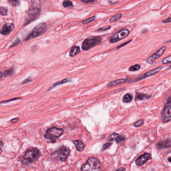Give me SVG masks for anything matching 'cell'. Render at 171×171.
<instances>
[{
    "mask_svg": "<svg viewBox=\"0 0 171 171\" xmlns=\"http://www.w3.org/2000/svg\"><path fill=\"white\" fill-rule=\"evenodd\" d=\"M2 77H3V73H2V72H1V79H2Z\"/></svg>",
    "mask_w": 171,
    "mask_h": 171,
    "instance_id": "cell-43",
    "label": "cell"
},
{
    "mask_svg": "<svg viewBox=\"0 0 171 171\" xmlns=\"http://www.w3.org/2000/svg\"><path fill=\"white\" fill-rule=\"evenodd\" d=\"M128 80L127 79H119L115 80L114 81L110 82L107 84V87L108 88H111V87H114V86H118V85L124 83L125 82H127Z\"/></svg>",
    "mask_w": 171,
    "mask_h": 171,
    "instance_id": "cell-14",
    "label": "cell"
},
{
    "mask_svg": "<svg viewBox=\"0 0 171 171\" xmlns=\"http://www.w3.org/2000/svg\"><path fill=\"white\" fill-rule=\"evenodd\" d=\"M168 161L171 163V157H170V158H169Z\"/></svg>",
    "mask_w": 171,
    "mask_h": 171,
    "instance_id": "cell-44",
    "label": "cell"
},
{
    "mask_svg": "<svg viewBox=\"0 0 171 171\" xmlns=\"http://www.w3.org/2000/svg\"><path fill=\"white\" fill-rule=\"evenodd\" d=\"M71 151L69 148L65 146H62L59 148V150L55 151L53 154L52 155L55 156L57 159L59 161L64 162L67 159L70 154Z\"/></svg>",
    "mask_w": 171,
    "mask_h": 171,
    "instance_id": "cell-6",
    "label": "cell"
},
{
    "mask_svg": "<svg viewBox=\"0 0 171 171\" xmlns=\"http://www.w3.org/2000/svg\"><path fill=\"white\" fill-rule=\"evenodd\" d=\"M125 170V168H124L121 167L120 168L118 169L115 171H124Z\"/></svg>",
    "mask_w": 171,
    "mask_h": 171,
    "instance_id": "cell-42",
    "label": "cell"
},
{
    "mask_svg": "<svg viewBox=\"0 0 171 171\" xmlns=\"http://www.w3.org/2000/svg\"><path fill=\"white\" fill-rule=\"evenodd\" d=\"M171 42V40H170L169 41H167L166 42V43H169V42Z\"/></svg>",
    "mask_w": 171,
    "mask_h": 171,
    "instance_id": "cell-45",
    "label": "cell"
},
{
    "mask_svg": "<svg viewBox=\"0 0 171 171\" xmlns=\"http://www.w3.org/2000/svg\"><path fill=\"white\" fill-rule=\"evenodd\" d=\"M40 155V152L36 148L28 149L24 155L23 160L24 164H29L36 161Z\"/></svg>",
    "mask_w": 171,
    "mask_h": 171,
    "instance_id": "cell-3",
    "label": "cell"
},
{
    "mask_svg": "<svg viewBox=\"0 0 171 171\" xmlns=\"http://www.w3.org/2000/svg\"><path fill=\"white\" fill-rule=\"evenodd\" d=\"M41 9V1L38 0L32 1L30 7L28 11L27 17L26 19L25 25L29 24L33 22L38 17L40 13Z\"/></svg>",
    "mask_w": 171,
    "mask_h": 171,
    "instance_id": "cell-1",
    "label": "cell"
},
{
    "mask_svg": "<svg viewBox=\"0 0 171 171\" xmlns=\"http://www.w3.org/2000/svg\"><path fill=\"white\" fill-rule=\"evenodd\" d=\"M13 69L11 68L9 70L5 71L4 72V75L5 77H11L13 74Z\"/></svg>",
    "mask_w": 171,
    "mask_h": 171,
    "instance_id": "cell-22",
    "label": "cell"
},
{
    "mask_svg": "<svg viewBox=\"0 0 171 171\" xmlns=\"http://www.w3.org/2000/svg\"><path fill=\"white\" fill-rule=\"evenodd\" d=\"M9 3L11 4V5L13 6L14 7H16L20 5V1H17V0H9Z\"/></svg>",
    "mask_w": 171,
    "mask_h": 171,
    "instance_id": "cell-26",
    "label": "cell"
},
{
    "mask_svg": "<svg viewBox=\"0 0 171 171\" xmlns=\"http://www.w3.org/2000/svg\"><path fill=\"white\" fill-rule=\"evenodd\" d=\"M119 2L115 1H109V3L110 5H113V4H115L116 3H118Z\"/></svg>",
    "mask_w": 171,
    "mask_h": 171,
    "instance_id": "cell-41",
    "label": "cell"
},
{
    "mask_svg": "<svg viewBox=\"0 0 171 171\" xmlns=\"http://www.w3.org/2000/svg\"><path fill=\"white\" fill-rule=\"evenodd\" d=\"M158 148L161 149L170 148L171 146V142L169 141H165L159 142L157 145Z\"/></svg>",
    "mask_w": 171,
    "mask_h": 171,
    "instance_id": "cell-15",
    "label": "cell"
},
{
    "mask_svg": "<svg viewBox=\"0 0 171 171\" xmlns=\"http://www.w3.org/2000/svg\"><path fill=\"white\" fill-rule=\"evenodd\" d=\"M19 119L18 118H14V119H11L10 122L12 124H16L17 122H19Z\"/></svg>",
    "mask_w": 171,
    "mask_h": 171,
    "instance_id": "cell-37",
    "label": "cell"
},
{
    "mask_svg": "<svg viewBox=\"0 0 171 171\" xmlns=\"http://www.w3.org/2000/svg\"><path fill=\"white\" fill-rule=\"evenodd\" d=\"M102 42V38L100 36L90 37L84 40L82 44L83 50L87 51Z\"/></svg>",
    "mask_w": 171,
    "mask_h": 171,
    "instance_id": "cell-4",
    "label": "cell"
},
{
    "mask_svg": "<svg viewBox=\"0 0 171 171\" xmlns=\"http://www.w3.org/2000/svg\"><path fill=\"white\" fill-rule=\"evenodd\" d=\"M64 130L62 128L53 127L47 129L44 137L46 139H55L59 138L62 135Z\"/></svg>",
    "mask_w": 171,
    "mask_h": 171,
    "instance_id": "cell-7",
    "label": "cell"
},
{
    "mask_svg": "<svg viewBox=\"0 0 171 171\" xmlns=\"http://www.w3.org/2000/svg\"><path fill=\"white\" fill-rule=\"evenodd\" d=\"M167 47L166 46H163L162 48L158 50V51H156L155 53L153 54V55L150 56L148 59H146V62L149 64H151L155 61L156 59L162 56V54L164 53V51L166 50Z\"/></svg>",
    "mask_w": 171,
    "mask_h": 171,
    "instance_id": "cell-10",
    "label": "cell"
},
{
    "mask_svg": "<svg viewBox=\"0 0 171 171\" xmlns=\"http://www.w3.org/2000/svg\"><path fill=\"white\" fill-rule=\"evenodd\" d=\"M151 157L150 155L147 153H145L141 155L140 157L137 158L136 160V164L137 166H141L144 164L146 162L151 159Z\"/></svg>",
    "mask_w": 171,
    "mask_h": 171,
    "instance_id": "cell-13",
    "label": "cell"
},
{
    "mask_svg": "<svg viewBox=\"0 0 171 171\" xmlns=\"http://www.w3.org/2000/svg\"><path fill=\"white\" fill-rule=\"evenodd\" d=\"M162 64H168L169 63H171V55L169 56L168 57L164 58L163 60H162Z\"/></svg>",
    "mask_w": 171,
    "mask_h": 171,
    "instance_id": "cell-28",
    "label": "cell"
},
{
    "mask_svg": "<svg viewBox=\"0 0 171 171\" xmlns=\"http://www.w3.org/2000/svg\"><path fill=\"white\" fill-rule=\"evenodd\" d=\"M73 143L75 145L76 148L77 149V150L79 151H81L83 150L85 148V145L84 144L80 141V140H75V141H73Z\"/></svg>",
    "mask_w": 171,
    "mask_h": 171,
    "instance_id": "cell-16",
    "label": "cell"
},
{
    "mask_svg": "<svg viewBox=\"0 0 171 171\" xmlns=\"http://www.w3.org/2000/svg\"><path fill=\"white\" fill-rule=\"evenodd\" d=\"M46 30H47V24L45 23L39 24L38 25H37L36 26L34 27L31 33H30V35L27 37L26 41H27L39 36L42 35V34H44L46 32Z\"/></svg>",
    "mask_w": 171,
    "mask_h": 171,
    "instance_id": "cell-5",
    "label": "cell"
},
{
    "mask_svg": "<svg viewBox=\"0 0 171 171\" xmlns=\"http://www.w3.org/2000/svg\"><path fill=\"white\" fill-rule=\"evenodd\" d=\"M81 171H102L101 162L94 157L89 158L81 167Z\"/></svg>",
    "mask_w": 171,
    "mask_h": 171,
    "instance_id": "cell-2",
    "label": "cell"
},
{
    "mask_svg": "<svg viewBox=\"0 0 171 171\" xmlns=\"http://www.w3.org/2000/svg\"><path fill=\"white\" fill-rule=\"evenodd\" d=\"M133 97L132 95L129 94V93H127V94L124 95V97H123V101L124 102L128 103V102H131V101H132V99H133Z\"/></svg>",
    "mask_w": 171,
    "mask_h": 171,
    "instance_id": "cell-20",
    "label": "cell"
},
{
    "mask_svg": "<svg viewBox=\"0 0 171 171\" xmlns=\"http://www.w3.org/2000/svg\"><path fill=\"white\" fill-rule=\"evenodd\" d=\"M111 145H112V143H111V142H107V143H106V144L103 145L102 150H105L106 149H107V148L110 147Z\"/></svg>",
    "mask_w": 171,
    "mask_h": 171,
    "instance_id": "cell-35",
    "label": "cell"
},
{
    "mask_svg": "<svg viewBox=\"0 0 171 171\" xmlns=\"http://www.w3.org/2000/svg\"><path fill=\"white\" fill-rule=\"evenodd\" d=\"M122 17V14L119 13L118 14L111 17V18L110 19V22H116V21L119 20V19H120Z\"/></svg>",
    "mask_w": 171,
    "mask_h": 171,
    "instance_id": "cell-21",
    "label": "cell"
},
{
    "mask_svg": "<svg viewBox=\"0 0 171 171\" xmlns=\"http://www.w3.org/2000/svg\"><path fill=\"white\" fill-rule=\"evenodd\" d=\"M95 19H96V16H92V17H90V18L88 19L83 21L82 24L84 25H85L89 23L92 22V21H93Z\"/></svg>",
    "mask_w": 171,
    "mask_h": 171,
    "instance_id": "cell-30",
    "label": "cell"
},
{
    "mask_svg": "<svg viewBox=\"0 0 171 171\" xmlns=\"http://www.w3.org/2000/svg\"><path fill=\"white\" fill-rule=\"evenodd\" d=\"M20 42H21V40H20V38H17V39L15 40L14 42L12 43V45H11L10 48H13V47L17 46L19 44V43H20Z\"/></svg>",
    "mask_w": 171,
    "mask_h": 171,
    "instance_id": "cell-29",
    "label": "cell"
},
{
    "mask_svg": "<svg viewBox=\"0 0 171 171\" xmlns=\"http://www.w3.org/2000/svg\"><path fill=\"white\" fill-rule=\"evenodd\" d=\"M144 123V120H138L137 122H136V123L134 124V125L135 127H138L141 126V125H142Z\"/></svg>",
    "mask_w": 171,
    "mask_h": 171,
    "instance_id": "cell-33",
    "label": "cell"
},
{
    "mask_svg": "<svg viewBox=\"0 0 171 171\" xmlns=\"http://www.w3.org/2000/svg\"><path fill=\"white\" fill-rule=\"evenodd\" d=\"M32 81V79L30 77H29V78L26 79L25 80H24V81L21 83V84H23L28 83H29V82H31Z\"/></svg>",
    "mask_w": 171,
    "mask_h": 171,
    "instance_id": "cell-36",
    "label": "cell"
},
{
    "mask_svg": "<svg viewBox=\"0 0 171 171\" xmlns=\"http://www.w3.org/2000/svg\"><path fill=\"white\" fill-rule=\"evenodd\" d=\"M129 34V31L128 29H122L110 38V42L112 43H115L128 36Z\"/></svg>",
    "mask_w": 171,
    "mask_h": 171,
    "instance_id": "cell-9",
    "label": "cell"
},
{
    "mask_svg": "<svg viewBox=\"0 0 171 171\" xmlns=\"http://www.w3.org/2000/svg\"><path fill=\"white\" fill-rule=\"evenodd\" d=\"M8 13V9L6 8L1 7L0 8V14L2 16H6Z\"/></svg>",
    "mask_w": 171,
    "mask_h": 171,
    "instance_id": "cell-27",
    "label": "cell"
},
{
    "mask_svg": "<svg viewBox=\"0 0 171 171\" xmlns=\"http://www.w3.org/2000/svg\"><path fill=\"white\" fill-rule=\"evenodd\" d=\"M15 25L13 23L4 24L1 29V33L4 36L8 35L14 29Z\"/></svg>",
    "mask_w": 171,
    "mask_h": 171,
    "instance_id": "cell-12",
    "label": "cell"
},
{
    "mask_svg": "<svg viewBox=\"0 0 171 171\" xmlns=\"http://www.w3.org/2000/svg\"><path fill=\"white\" fill-rule=\"evenodd\" d=\"M162 120L168 122L171 120V97L168 99L163 111L162 112Z\"/></svg>",
    "mask_w": 171,
    "mask_h": 171,
    "instance_id": "cell-8",
    "label": "cell"
},
{
    "mask_svg": "<svg viewBox=\"0 0 171 171\" xmlns=\"http://www.w3.org/2000/svg\"><path fill=\"white\" fill-rule=\"evenodd\" d=\"M111 28L110 26H106L102 27L100 28L98 30H97V31L98 32H103L106 31V30H109Z\"/></svg>",
    "mask_w": 171,
    "mask_h": 171,
    "instance_id": "cell-31",
    "label": "cell"
},
{
    "mask_svg": "<svg viewBox=\"0 0 171 171\" xmlns=\"http://www.w3.org/2000/svg\"><path fill=\"white\" fill-rule=\"evenodd\" d=\"M80 52V48L79 46H74L72 47V48L71 49L69 55L71 57H74L76 55L79 54Z\"/></svg>",
    "mask_w": 171,
    "mask_h": 171,
    "instance_id": "cell-17",
    "label": "cell"
},
{
    "mask_svg": "<svg viewBox=\"0 0 171 171\" xmlns=\"http://www.w3.org/2000/svg\"><path fill=\"white\" fill-rule=\"evenodd\" d=\"M163 22L164 23H168L171 22V18L167 19H166V20H164Z\"/></svg>",
    "mask_w": 171,
    "mask_h": 171,
    "instance_id": "cell-40",
    "label": "cell"
},
{
    "mask_svg": "<svg viewBox=\"0 0 171 171\" xmlns=\"http://www.w3.org/2000/svg\"><path fill=\"white\" fill-rule=\"evenodd\" d=\"M150 97L151 96L148 94H145V93H138L136 96L137 100H141V101L149 99Z\"/></svg>",
    "mask_w": 171,
    "mask_h": 171,
    "instance_id": "cell-18",
    "label": "cell"
},
{
    "mask_svg": "<svg viewBox=\"0 0 171 171\" xmlns=\"http://www.w3.org/2000/svg\"><path fill=\"white\" fill-rule=\"evenodd\" d=\"M81 2L84 3H93L95 2V1H86V0H84V1H81Z\"/></svg>",
    "mask_w": 171,
    "mask_h": 171,
    "instance_id": "cell-39",
    "label": "cell"
},
{
    "mask_svg": "<svg viewBox=\"0 0 171 171\" xmlns=\"http://www.w3.org/2000/svg\"><path fill=\"white\" fill-rule=\"evenodd\" d=\"M70 81L68 79H63L62 80L60 81H58V82H56L55 83L53 84L52 86L49 89H48L49 91V90H51V89H53L54 88L56 87V86H58V85H61V84H62L65 83L66 82H68V81Z\"/></svg>",
    "mask_w": 171,
    "mask_h": 171,
    "instance_id": "cell-19",
    "label": "cell"
},
{
    "mask_svg": "<svg viewBox=\"0 0 171 171\" xmlns=\"http://www.w3.org/2000/svg\"><path fill=\"white\" fill-rule=\"evenodd\" d=\"M141 68V66L139 64H136L135 65H133L129 67V70L131 71H136L138 70Z\"/></svg>",
    "mask_w": 171,
    "mask_h": 171,
    "instance_id": "cell-24",
    "label": "cell"
},
{
    "mask_svg": "<svg viewBox=\"0 0 171 171\" xmlns=\"http://www.w3.org/2000/svg\"><path fill=\"white\" fill-rule=\"evenodd\" d=\"M125 140V137L124 136H119L118 138H116V142L118 143H120L124 141Z\"/></svg>",
    "mask_w": 171,
    "mask_h": 171,
    "instance_id": "cell-32",
    "label": "cell"
},
{
    "mask_svg": "<svg viewBox=\"0 0 171 171\" xmlns=\"http://www.w3.org/2000/svg\"><path fill=\"white\" fill-rule=\"evenodd\" d=\"M119 137V134L118 133H112L108 138V140L110 141H112L114 140H116V138Z\"/></svg>",
    "mask_w": 171,
    "mask_h": 171,
    "instance_id": "cell-25",
    "label": "cell"
},
{
    "mask_svg": "<svg viewBox=\"0 0 171 171\" xmlns=\"http://www.w3.org/2000/svg\"><path fill=\"white\" fill-rule=\"evenodd\" d=\"M21 97H18V98H12V99H9V100H7V101H1V103H6V102H10V101H16V100H19V99H21Z\"/></svg>",
    "mask_w": 171,
    "mask_h": 171,
    "instance_id": "cell-34",
    "label": "cell"
},
{
    "mask_svg": "<svg viewBox=\"0 0 171 171\" xmlns=\"http://www.w3.org/2000/svg\"><path fill=\"white\" fill-rule=\"evenodd\" d=\"M63 6L65 8H72L73 7V3L72 2L68 0H66L65 1L63 2Z\"/></svg>",
    "mask_w": 171,
    "mask_h": 171,
    "instance_id": "cell-23",
    "label": "cell"
},
{
    "mask_svg": "<svg viewBox=\"0 0 171 171\" xmlns=\"http://www.w3.org/2000/svg\"><path fill=\"white\" fill-rule=\"evenodd\" d=\"M132 40H130L128 41V42H125V43H124V44H122V45H120V46H118V47H117V48H120V47H123V46H125V45H126L127 44H128V43H129V42H131V41Z\"/></svg>",
    "mask_w": 171,
    "mask_h": 171,
    "instance_id": "cell-38",
    "label": "cell"
},
{
    "mask_svg": "<svg viewBox=\"0 0 171 171\" xmlns=\"http://www.w3.org/2000/svg\"><path fill=\"white\" fill-rule=\"evenodd\" d=\"M162 68H163L162 67H158V68H155V69L151 70L149 71L148 72L145 73L144 75H142V76H141V77H139L138 79L133 80L132 81H129L128 82H136V81H140V80H141L143 79H146V77H150V76H151L154 75L158 73V72H159L162 70Z\"/></svg>",
    "mask_w": 171,
    "mask_h": 171,
    "instance_id": "cell-11",
    "label": "cell"
}]
</instances>
